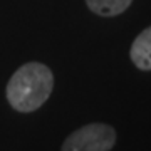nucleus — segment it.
Returning a JSON list of instances; mask_svg holds the SVG:
<instances>
[{
	"label": "nucleus",
	"mask_w": 151,
	"mask_h": 151,
	"mask_svg": "<svg viewBox=\"0 0 151 151\" xmlns=\"http://www.w3.org/2000/svg\"><path fill=\"white\" fill-rule=\"evenodd\" d=\"M54 87V76L47 65L29 62L14 72L7 84V99L14 109L32 113L49 99Z\"/></svg>",
	"instance_id": "obj_1"
},
{
	"label": "nucleus",
	"mask_w": 151,
	"mask_h": 151,
	"mask_svg": "<svg viewBox=\"0 0 151 151\" xmlns=\"http://www.w3.org/2000/svg\"><path fill=\"white\" fill-rule=\"evenodd\" d=\"M116 143V131L104 123H91L70 133L62 151H109Z\"/></svg>",
	"instance_id": "obj_2"
},
{
	"label": "nucleus",
	"mask_w": 151,
	"mask_h": 151,
	"mask_svg": "<svg viewBox=\"0 0 151 151\" xmlns=\"http://www.w3.org/2000/svg\"><path fill=\"white\" fill-rule=\"evenodd\" d=\"M131 60L141 70H151V27L145 29L131 45Z\"/></svg>",
	"instance_id": "obj_3"
},
{
	"label": "nucleus",
	"mask_w": 151,
	"mask_h": 151,
	"mask_svg": "<svg viewBox=\"0 0 151 151\" xmlns=\"http://www.w3.org/2000/svg\"><path fill=\"white\" fill-rule=\"evenodd\" d=\"M133 0H86L87 7L101 17H114L123 14Z\"/></svg>",
	"instance_id": "obj_4"
}]
</instances>
